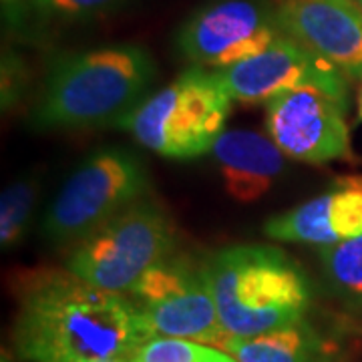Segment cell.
Listing matches in <instances>:
<instances>
[{"instance_id":"obj_17","label":"cell","mask_w":362,"mask_h":362,"mask_svg":"<svg viewBox=\"0 0 362 362\" xmlns=\"http://www.w3.org/2000/svg\"><path fill=\"white\" fill-rule=\"evenodd\" d=\"M133 362H238L226 350L189 338L153 337L133 356Z\"/></svg>"},{"instance_id":"obj_5","label":"cell","mask_w":362,"mask_h":362,"mask_svg":"<svg viewBox=\"0 0 362 362\" xmlns=\"http://www.w3.org/2000/svg\"><path fill=\"white\" fill-rule=\"evenodd\" d=\"M175 230L153 199H139L73 244L66 270L109 292L129 294L145 272L169 258Z\"/></svg>"},{"instance_id":"obj_2","label":"cell","mask_w":362,"mask_h":362,"mask_svg":"<svg viewBox=\"0 0 362 362\" xmlns=\"http://www.w3.org/2000/svg\"><path fill=\"white\" fill-rule=\"evenodd\" d=\"M156 75L151 54L137 45L65 54L47 75L33 107V125L78 129L121 121L145 101Z\"/></svg>"},{"instance_id":"obj_18","label":"cell","mask_w":362,"mask_h":362,"mask_svg":"<svg viewBox=\"0 0 362 362\" xmlns=\"http://www.w3.org/2000/svg\"><path fill=\"white\" fill-rule=\"evenodd\" d=\"M127 0H35L39 13L47 16H63V18H83L93 14L107 13L121 6Z\"/></svg>"},{"instance_id":"obj_16","label":"cell","mask_w":362,"mask_h":362,"mask_svg":"<svg viewBox=\"0 0 362 362\" xmlns=\"http://www.w3.org/2000/svg\"><path fill=\"white\" fill-rule=\"evenodd\" d=\"M39 183L33 177L11 183L0 199V244L4 250L13 247L25 235L28 221L37 206Z\"/></svg>"},{"instance_id":"obj_11","label":"cell","mask_w":362,"mask_h":362,"mask_svg":"<svg viewBox=\"0 0 362 362\" xmlns=\"http://www.w3.org/2000/svg\"><path fill=\"white\" fill-rule=\"evenodd\" d=\"M278 23L350 78L362 77V13L354 0H278Z\"/></svg>"},{"instance_id":"obj_3","label":"cell","mask_w":362,"mask_h":362,"mask_svg":"<svg viewBox=\"0 0 362 362\" xmlns=\"http://www.w3.org/2000/svg\"><path fill=\"white\" fill-rule=\"evenodd\" d=\"M226 334L256 337L304 322L310 282L286 252L262 244L220 250L204 266Z\"/></svg>"},{"instance_id":"obj_1","label":"cell","mask_w":362,"mask_h":362,"mask_svg":"<svg viewBox=\"0 0 362 362\" xmlns=\"http://www.w3.org/2000/svg\"><path fill=\"white\" fill-rule=\"evenodd\" d=\"M16 296L13 344L23 362L133 358L157 337L129 294L97 288L69 270L28 274Z\"/></svg>"},{"instance_id":"obj_15","label":"cell","mask_w":362,"mask_h":362,"mask_svg":"<svg viewBox=\"0 0 362 362\" xmlns=\"http://www.w3.org/2000/svg\"><path fill=\"white\" fill-rule=\"evenodd\" d=\"M326 282L344 304L362 310V235L318 252Z\"/></svg>"},{"instance_id":"obj_12","label":"cell","mask_w":362,"mask_h":362,"mask_svg":"<svg viewBox=\"0 0 362 362\" xmlns=\"http://www.w3.org/2000/svg\"><path fill=\"white\" fill-rule=\"evenodd\" d=\"M264 233L278 242L334 246L362 235V177H340L302 206L274 216Z\"/></svg>"},{"instance_id":"obj_21","label":"cell","mask_w":362,"mask_h":362,"mask_svg":"<svg viewBox=\"0 0 362 362\" xmlns=\"http://www.w3.org/2000/svg\"><path fill=\"white\" fill-rule=\"evenodd\" d=\"M354 4H356V6L361 8V13H362V0H354Z\"/></svg>"},{"instance_id":"obj_4","label":"cell","mask_w":362,"mask_h":362,"mask_svg":"<svg viewBox=\"0 0 362 362\" xmlns=\"http://www.w3.org/2000/svg\"><path fill=\"white\" fill-rule=\"evenodd\" d=\"M232 97L216 71L195 65L117 121L145 149L168 159L211 153L226 131Z\"/></svg>"},{"instance_id":"obj_10","label":"cell","mask_w":362,"mask_h":362,"mask_svg":"<svg viewBox=\"0 0 362 362\" xmlns=\"http://www.w3.org/2000/svg\"><path fill=\"white\" fill-rule=\"evenodd\" d=\"M216 73L238 103H268L284 90L308 85L349 93L344 73L284 33L264 52L242 63L216 69Z\"/></svg>"},{"instance_id":"obj_19","label":"cell","mask_w":362,"mask_h":362,"mask_svg":"<svg viewBox=\"0 0 362 362\" xmlns=\"http://www.w3.org/2000/svg\"><path fill=\"white\" fill-rule=\"evenodd\" d=\"M90 362H133V358H123V356H119V358H101V361H90Z\"/></svg>"},{"instance_id":"obj_13","label":"cell","mask_w":362,"mask_h":362,"mask_svg":"<svg viewBox=\"0 0 362 362\" xmlns=\"http://www.w3.org/2000/svg\"><path fill=\"white\" fill-rule=\"evenodd\" d=\"M211 156L220 168L226 192L235 202L252 204L270 192L286 169L284 151L258 131H223Z\"/></svg>"},{"instance_id":"obj_20","label":"cell","mask_w":362,"mask_h":362,"mask_svg":"<svg viewBox=\"0 0 362 362\" xmlns=\"http://www.w3.org/2000/svg\"><path fill=\"white\" fill-rule=\"evenodd\" d=\"M358 117L362 119V89H361V97H358Z\"/></svg>"},{"instance_id":"obj_7","label":"cell","mask_w":362,"mask_h":362,"mask_svg":"<svg viewBox=\"0 0 362 362\" xmlns=\"http://www.w3.org/2000/svg\"><path fill=\"white\" fill-rule=\"evenodd\" d=\"M157 337L189 338L220 349L226 330L204 268L165 258L129 290Z\"/></svg>"},{"instance_id":"obj_8","label":"cell","mask_w":362,"mask_h":362,"mask_svg":"<svg viewBox=\"0 0 362 362\" xmlns=\"http://www.w3.org/2000/svg\"><path fill=\"white\" fill-rule=\"evenodd\" d=\"M280 35L272 0H214L181 26L177 47L195 65L223 69L264 52Z\"/></svg>"},{"instance_id":"obj_6","label":"cell","mask_w":362,"mask_h":362,"mask_svg":"<svg viewBox=\"0 0 362 362\" xmlns=\"http://www.w3.org/2000/svg\"><path fill=\"white\" fill-rule=\"evenodd\" d=\"M149 192L143 161L129 149L105 147L89 156L63 183L42 218L54 244H75Z\"/></svg>"},{"instance_id":"obj_9","label":"cell","mask_w":362,"mask_h":362,"mask_svg":"<svg viewBox=\"0 0 362 362\" xmlns=\"http://www.w3.org/2000/svg\"><path fill=\"white\" fill-rule=\"evenodd\" d=\"M266 105V131L286 157L328 163L350 156L349 93L308 85L284 90Z\"/></svg>"},{"instance_id":"obj_14","label":"cell","mask_w":362,"mask_h":362,"mask_svg":"<svg viewBox=\"0 0 362 362\" xmlns=\"http://www.w3.org/2000/svg\"><path fill=\"white\" fill-rule=\"evenodd\" d=\"M221 350L238 362H328L330 349L306 320L256 337L226 334Z\"/></svg>"}]
</instances>
